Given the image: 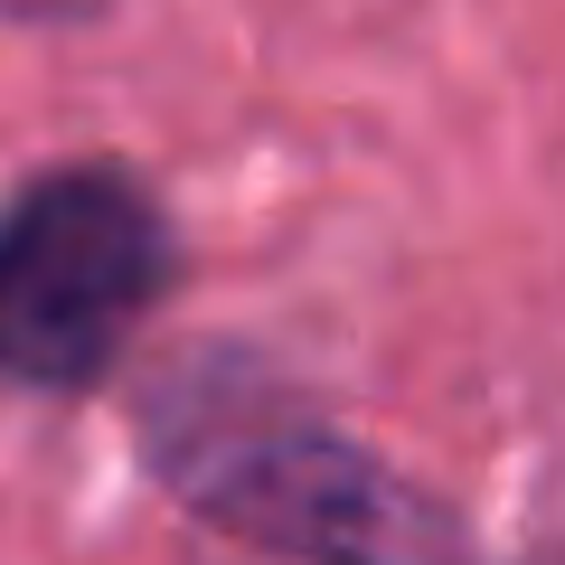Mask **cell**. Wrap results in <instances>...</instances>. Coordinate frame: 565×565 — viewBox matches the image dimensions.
<instances>
[{
  "mask_svg": "<svg viewBox=\"0 0 565 565\" xmlns=\"http://www.w3.org/2000/svg\"><path fill=\"white\" fill-rule=\"evenodd\" d=\"M141 452L180 509L282 565H462L444 500L236 359L161 377L141 405Z\"/></svg>",
  "mask_w": 565,
  "mask_h": 565,
  "instance_id": "obj_1",
  "label": "cell"
},
{
  "mask_svg": "<svg viewBox=\"0 0 565 565\" xmlns=\"http://www.w3.org/2000/svg\"><path fill=\"white\" fill-rule=\"evenodd\" d=\"M170 217L132 170H47L0 207V377L95 386L141 311L170 292Z\"/></svg>",
  "mask_w": 565,
  "mask_h": 565,
  "instance_id": "obj_2",
  "label": "cell"
},
{
  "mask_svg": "<svg viewBox=\"0 0 565 565\" xmlns=\"http://www.w3.org/2000/svg\"><path fill=\"white\" fill-rule=\"evenodd\" d=\"M104 0H0V20H20V29H66V20H95Z\"/></svg>",
  "mask_w": 565,
  "mask_h": 565,
  "instance_id": "obj_3",
  "label": "cell"
}]
</instances>
